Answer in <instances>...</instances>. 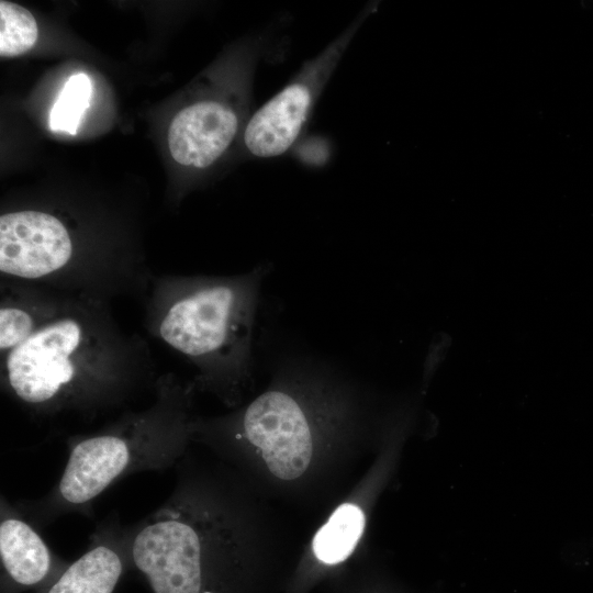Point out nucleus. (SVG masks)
I'll return each mask as SVG.
<instances>
[{
  "instance_id": "9",
  "label": "nucleus",
  "mask_w": 593,
  "mask_h": 593,
  "mask_svg": "<svg viewBox=\"0 0 593 593\" xmlns=\"http://www.w3.org/2000/svg\"><path fill=\"white\" fill-rule=\"evenodd\" d=\"M0 557L7 574L22 586L44 581L54 563V556L36 527L3 500Z\"/></svg>"
},
{
  "instance_id": "1",
  "label": "nucleus",
  "mask_w": 593,
  "mask_h": 593,
  "mask_svg": "<svg viewBox=\"0 0 593 593\" xmlns=\"http://www.w3.org/2000/svg\"><path fill=\"white\" fill-rule=\"evenodd\" d=\"M182 421L172 400L164 398L152 412L72 439L58 482L38 500L18 502L15 510L37 527L68 513L90 515L93 501L119 479L177 463L187 438Z\"/></svg>"
},
{
  "instance_id": "7",
  "label": "nucleus",
  "mask_w": 593,
  "mask_h": 593,
  "mask_svg": "<svg viewBox=\"0 0 593 593\" xmlns=\"http://www.w3.org/2000/svg\"><path fill=\"white\" fill-rule=\"evenodd\" d=\"M239 128L234 108L219 100H202L179 111L168 131L172 158L183 166L204 169L228 148Z\"/></svg>"
},
{
  "instance_id": "2",
  "label": "nucleus",
  "mask_w": 593,
  "mask_h": 593,
  "mask_svg": "<svg viewBox=\"0 0 593 593\" xmlns=\"http://www.w3.org/2000/svg\"><path fill=\"white\" fill-rule=\"evenodd\" d=\"M243 283H211L182 296L160 324L163 339L190 357L234 358L244 351L251 324L257 280Z\"/></svg>"
},
{
  "instance_id": "5",
  "label": "nucleus",
  "mask_w": 593,
  "mask_h": 593,
  "mask_svg": "<svg viewBox=\"0 0 593 593\" xmlns=\"http://www.w3.org/2000/svg\"><path fill=\"white\" fill-rule=\"evenodd\" d=\"M240 429L237 437L260 451L276 477L294 480L307 469L313 451L311 429L291 395L269 391L258 396L243 413Z\"/></svg>"
},
{
  "instance_id": "6",
  "label": "nucleus",
  "mask_w": 593,
  "mask_h": 593,
  "mask_svg": "<svg viewBox=\"0 0 593 593\" xmlns=\"http://www.w3.org/2000/svg\"><path fill=\"white\" fill-rule=\"evenodd\" d=\"M72 254L70 236L55 216L20 211L0 216V270L20 278H41L63 268Z\"/></svg>"
},
{
  "instance_id": "11",
  "label": "nucleus",
  "mask_w": 593,
  "mask_h": 593,
  "mask_svg": "<svg viewBox=\"0 0 593 593\" xmlns=\"http://www.w3.org/2000/svg\"><path fill=\"white\" fill-rule=\"evenodd\" d=\"M92 97V81L88 75H71L60 90L49 113V127L54 132L75 135L89 108Z\"/></svg>"
},
{
  "instance_id": "13",
  "label": "nucleus",
  "mask_w": 593,
  "mask_h": 593,
  "mask_svg": "<svg viewBox=\"0 0 593 593\" xmlns=\"http://www.w3.org/2000/svg\"><path fill=\"white\" fill-rule=\"evenodd\" d=\"M32 316L18 307L2 306L0 311V348L12 350L34 333Z\"/></svg>"
},
{
  "instance_id": "12",
  "label": "nucleus",
  "mask_w": 593,
  "mask_h": 593,
  "mask_svg": "<svg viewBox=\"0 0 593 593\" xmlns=\"http://www.w3.org/2000/svg\"><path fill=\"white\" fill-rule=\"evenodd\" d=\"M37 23L33 14L18 3L0 1V55L14 57L29 52L36 43Z\"/></svg>"
},
{
  "instance_id": "10",
  "label": "nucleus",
  "mask_w": 593,
  "mask_h": 593,
  "mask_svg": "<svg viewBox=\"0 0 593 593\" xmlns=\"http://www.w3.org/2000/svg\"><path fill=\"white\" fill-rule=\"evenodd\" d=\"M363 512L351 503L338 506L313 539L315 557L328 564L347 559L365 529Z\"/></svg>"
},
{
  "instance_id": "8",
  "label": "nucleus",
  "mask_w": 593,
  "mask_h": 593,
  "mask_svg": "<svg viewBox=\"0 0 593 593\" xmlns=\"http://www.w3.org/2000/svg\"><path fill=\"white\" fill-rule=\"evenodd\" d=\"M125 558L121 528L99 527L91 547L69 564L46 593H113Z\"/></svg>"
},
{
  "instance_id": "3",
  "label": "nucleus",
  "mask_w": 593,
  "mask_h": 593,
  "mask_svg": "<svg viewBox=\"0 0 593 593\" xmlns=\"http://www.w3.org/2000/svg\"><path fill=\"white\" fill-rule=\"evenodd\" d=\"M81 328L65 318L34 331L5 359V379L23 403L40 409L85 404L92 398L79 376L76 355Z\"/></svg>"
},
{
  "instance_id": "4",
  "label": "nucleus",
  "mask_w": 593,
  "mask_h": 593,
  "mask_svg": "<svg viewBox=\"0 0 593 593\" xmlns=\"http://www.w3.org/2000/svg\"><path fill=\"white\" fill-rule=\"evenodd\" d=\"M358 26L359 22L355 23L309 60L291 82L250 116L243 139L251 155L271 158L292 147Z\"/></svg>"
}]
</instances>
